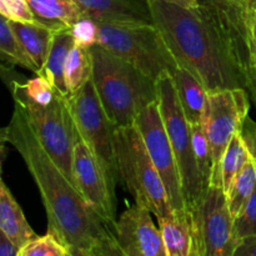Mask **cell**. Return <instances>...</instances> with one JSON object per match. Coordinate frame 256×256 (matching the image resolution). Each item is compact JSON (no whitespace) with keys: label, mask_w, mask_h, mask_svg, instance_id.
Segmentation results:
<instances>
[{"label":"cell","mask_w":256,"mask_h":256,"mask_svg":"<svg viewBox=\"0 0 256 256\" xmlns=\"http://www.w3.org/2000/svg\"><path fill=\"white\" fill-rule=\"evenodd\" d=\"M246 92L249 94L250 99L254 102L256 105V65L250 68L249 72H248V80H246Z\"/></svg>","instance_id":"d590c367"},{"label":"cell","mask_w":256,"mask_h":256,"mask_svg":"<svg viewBox=\"0 0 256 256\" xmlns=\"http://www.w3.org/2000/svg\"><path fill=\"white\" fill-rule=\"evenodd\" d=\"M68 100L80 139L99 160L115 190L118 182L122 180L115 152L114 132L116 126L105 112L92 80L90 79L78 92L68 95Z\"/></svg>","instance_id":"ba28073f"},{"label":"cell","mask_w":256,"mask_h":256,"mask_svg":"<svg viewBox=\"0 0 256 256\" xmlns=\"http://www.w3.org/2000/svg\"><path fill=\"white\" fill-rule=\"evenodd\" d=\"M36 22L54 30L70 29L84 12L75 0H28Z\"/></svg>","instance_id":"ac0fdd59"},{"label":"cell","mask_w":256,"mask_h":256,"mask_svg":"<svg viewBox=\"0 0 256 256\" xmlns=\"http://www.w3.org/2000/svg\"><path fill=\"white\" fill-rule=\"evenodd\" d=\"M92 74V62L89 48L74 45L65 64V84L68 94L78 92L84 86Z\"/></svg>","instance_id":"44dd1931"},{"label":"cell","mask_w":256,"mask_h":256,"mask_svg":"<svg viewBox=\"0 0 256 256\" xmlns=\"http://www.w3.org/2000/svg\"><path fill=\"white\" fill-rule=\"evenodd\" d=\"M192 126V146H194L195 159H196L198 168L202 174V182H204L205 188L210 185V178H212V152H210L209 142H208L206 132H205L204 124H194Z\"/></svg>","instance_id":"d4e9b609"},{"label":"cell","mask_w":256,"mask_h":256,"mask_svg":"<svg viewBox=\"0 0 256 256\" xmlns=\"http://www.w3.org/2000/svg\"><path fill=\"white\" fill-rule=\"evenodd\" d=\"M89 49L92 80L106 115L116 128L135 124L140 112L158 100L156 82L102 45Z\"/></svg>","instance_id":"3957f363"},{"label":"cell","mask_w":256,"mask_h":256,"mask_svg":"<svg viewBox=\"0 0 256 256\" xmlns=\"http://www.w3.org/2000/svg\"><path fill=\"white\" fill-rule=\"evenodd\" d=\"M92 252L96 256H125L118 245L112 230L99 240V242L92 248Z\"/></svg>","instance_id":"4dcf8cb0"},{"label":"cell","mask_w":256,"mask_h":256,"mask_svg":"<svg viewBox=\"0 0 256 256\" xmlns=\"http://www.w3.org/2000/svg\"><path fill=\"white\" fill-rule=\"evenodd\" d=\"M240 135H242V140H244L250 155H252V159L255 160L256 159V122L254 120L250 119L249 116L245 119L244 124H242V130H240Z\"/></svg>","instance_id":"1f68e13d"},{"label":"cell","mask_w":256,"mask_h":256,"mask_svg":"<svg viewBox=\"0 0 256 256\" xmlns=\"http://www.w3.org/2000/svg\"><path fill=\"white\" fill-rule=\"evenodd\" d=\"M166 2H175V4L182 5V6L190 8V9H196L200 5V0H166Z\"/></svg>","instance_id":"8d00e7d4"},{"label":"cell","mask_w":256,"mask_h":256,"mask_svg":"<svg viewBox=\"0 0 256 256\" xmlns=\"http://www.w3.org/2000/svg\"><path fill=\"white\" fill-rule=\"evenodd\" d=\"M182 109L190 125L202 124L208 102V90L192 72L179 66L172 75Z\"/></svg>","instance_id":"2e32d148"},{"label":"cell","mask_w":256,"mask_h":256,"mask_svg":"<svg viewBox=\"0 0 256 256\" xmlns=\"http://www.w3.org/2000/svg\"><path fill=\"white\" fill-rule=\"evenodd\" d=\"M250 96L246 89H220L208 92L206 108L202 118L212 152V172L210 185L222 188L220 165L232 138L240 132L249 116Z\"/></svg>","instance_id":"30bf717a"},{"label":"cell","mask_w":256,"mask_h":256,"mask_svg":"<svg viewBox=\"0 0 256 256\" xmlns=\"http://www.w3.org/2000/svg\"><path fill=\"white\" fill-rule=\"evenodd\" d=\"M168 256H192V218L189 208L158 219Z\"/></svg>","instance_id":"9a60e30c"},{"label":"cell","mask_w":256,"mask_h":256,"mask_svg":"<svg viewBox=\"0 0 256 256\" xmlns=\"http://www.w3.org/2000/svg\"><path fill=\"white\" fill-rule=\"evenodd\" d=\"M114 142L120 179L134 196L135 204L149 210L156 219L169 215L172 208L166 189L136 125L116 128Z\"/></svg>","instance_id":"277c9868"},{"label":"cell","mask_w":256,"mask_h":256,"mask_svg":"<svg viewBox=\"0 0 256 256\" xmlns=\"http://www.w3.org/2000/svg\"><path fill=\"white\" fill-rule=\"evenodd\" d=\"M72 256H96L92 252H72Z\"/></svg>","instance_id":"74e56055"},{"label":"cell","mask_w":256,"mask_h":256,"mask_svg":"<svg viewBox=\"0 0 256 256\" xmlns=\"http://www.w3.org/2000/svg\"><path fill=\"white\" fill-rule=\"evenodd\" d=\"M74 45L75 42L70 29L55 30L46 62L39 74L48 78L55 89L65 95H69L65 84V64Z\"/></svg>","instance_id":"d6986e66"},{"label":"cell","mask_w":256,"mask_h":256,"mask_svg":"<svg viewBox=\"0 0 256 256\" xmlns=\"http://www.w3.org/2000/svg\"><path fill=\"white\" fill-rule=\"evenodd\" d=\"M15 106L19 108L29 122L38 140L69 180H72V154L79 132L75 126L68 95L56 92L48 105L32 102L16 85L12 84Z\"/></svg>","instance_id":"8992f818"},{"label":"cell","mask_w":256,"mask_h":256,"mask_svg":"<svg viewBox=\"0 0 256 256\" xmlns=\"http://www.w3.org/2000/svg\"><path fill=\"white\" fill-rule=\"evenodd\" d=\"M2 140L19 152L39 189L48 216V232L72 252H92L99 240L112 232L110 226L55 164L18 106L2 130Z\"/></svg>","instance_id":"7a4b0ae2"},{"label":"cell","mask_w":256,"mask_h":256,"mask_svg":"<svg viewBox=\"0 0 256 256\" xmlns=\"http://www.w3.org/2000/svg\"><path fill=\"white\" fill-rule=\"evenodd\" d=\"M256 186V166L254 159L248 162L228 192L226 199L232 218H236L254 192Z\"/></svg>","instance_id":"cb8c5ba5"},{"label":"cell","mask_w":256,"mask_h":256,"mask_svg":"<svg viewBox=\"0 0 256 256\" xmlns=\"http://www.w3.org/2000/svg\"><path fill=\"white\" fill-rule=\"evenodd\" d=\"M135 125L142 132L148 152L164 182L172 208L174 210L188 208L184 199L179 166L162 122L159 100L152 102L140 112Z\"/></svg>","instance_id":"8fae6325"},{"label":"cell","mask_w":256,"mask_h":256,"mask_svg":"<svg viewBox=\"0 0 256 256\" xmlns=\"http://www.w3.org/2000/svg\"><path fill=\"white\" fill-rule=\"evenodd\" d=\"M234 228L239 240L256 235V186L240 214L234 219Z\"/></svg>","instance_id":"83f0119b"},{"label":"cell","mask_w":256,"mask_h":256,"mask_svg":"<svg viewBox=\"0 0 256 256\" xmlns=\"http://www.w3.org/2000/svg\"><path fill=\"white\" fill-rule=\"evenodd\" d=\"M0 232L18 248L38 236L2 180H0Z\"/></svg>","instance_id":"e0dca14e"},{"label":"cell","mask_w":256,"mask_h":256,"mask_svg":"<svg viewBox=\"0 0 256 256\" xmlns=\"http://www.w3.org/2000/svg\"><path fill=\"white\" fill-rule=\"evenodd\" d=\"M85 16L96 22L154 24L149 0H75Z\"/></svg>","instance_id":"5bb4252c"},{"label":"cell","mask_w":256,"mask_h":256,"mask_svg":"<svg viewBox=\"0 0 256 256\" xmlns=\"http://www.w3.org/2000/svg\"><path fill=\"white\" fill-rule=\"evenodd\" d=\"M250 160H252V155H250L240 132H238L225 150L222 165H220L222 188L225 194H228L234 180L236 179L244 165Z\"/></svg>","instance_id":"7402d4cb"},{"label":"cell","mask_w":256,"mask_h":256,"mask_svg":"<svg viewBox=\"0 0 256 256\" xmlns=\"http://www.w3.org/2000/svg\"><path fill=\"white\" fill-rule=\"evenodd\" d=\"M254 162H255V166H256V159H255V160H254Z\"/></svg>","instance_id":"ab89813d"},{"label":"cell","mask_w":256,"mask_h":256,"mask_svg":"<svg viewBox=\"0 0 256 256\" xmlns=\"http://www.w3.org/2000/svg\"><path fill=\"white\" fill-rule=\"evenodd\" d=\"M152 212L135 204L120 215L112 228L118 245L125 256H168L160 228Z\"/></svg>","instance_id":"4fadbf2b"},{"label":"cell","mask_w":256,"mask_h":256,"mask_svg":"<svg viewBox=\"0 0 256 256\" xmlns=\"http://www.w3.org/2000/svg\"><path fill=\"white\" fill-rule=\"evenodd\" d=\"M152 22L179 66L208 92L246 89L252 64L246 0H200L196 9L149 0Z\"/></svg>","instance_id":"6da1fadb"},{"label":"cell","mask_w":256,"mask_h":256,"mask_svg":"<svg viewBox=\"0 0 256 256\" xmlns=\"http://www.w3.org/2000/svg\"><path fill=\"white\" fill-rule=\"evenodd\" d=\"M246 2H248V0H246Z\"/></svg>","instance_id":"60d3db41"},{"label":"cell","mask_w":256,"mask_h":256,"mask_svg":"<svg viewBox=\"0 0 256 256\" xmlns=\"http://www.w3.org/2000/svg\"><path fill=\"white\" fill-rule=\"evenodd\" d=\"M75 45L92 48L99 42V25L92 18L84 16L70 28Z\"/></svg>","instance_id":"f1b7e54d"},{"label":"cell","mask_w":256,"mask_h":256,"mask_svg":"<svg viewBox=\"0 0 256 256\" xmlns=\"http://www.w3.org/2000/svg\"><path fill=\"white\" fill-rule=\"evenodd\" d=\"M156 86L160 112L176 158L185 202L186 206L190 208L200 199L202 192L206 189L195 159L192 126L178 99L172 74L164 72L158 79Z\"/></svg>","instance_id":"52a82bcc"},{"label":"cell","mask_w":256,"mask_h":256,"mask_svg":"<svg viewBox=\"0 0 256 256\" xmlns=\"http://www.w3.org/2000/svg\"><path fill=\"white\" fill-rule=\"evenodd\" d=\"M9 24L24 49L39 68L40 74V70L46 62L55 30L39 22H9Z\"/></svg>","instance_id":"ffe728a7"},{"label":"cell","mask_w":256,"mask_h":256,"mask_svg":"<svg viewBox=\"0 0 256 256\" xmlns=\"http://www.w3.org/2000/svg\"><path fill=\"white\" fill-rule=\"evenodd\" d=\"M234 256H256V235L240 240Z\"/></svg>","instance_id":"d6a6232c"},{"label":"cell","mask_w":256,"mask_h":256,"mask_svg":"<svg viewBox=\"0 0 256 256\" xmlns=\"http://www.w3.org/2000/svg\"><path fill=\"white\" fill-rule=\"evenodd\" d=\"M18 256H72V254L66 245L48 232L44 236H36L19 248Z\"/></svg>","instance_id":"484cf974"},{"label":"cell","mask_w":256,"mask_h":256,"mask_svg":"<svg viewBox=\"0 0 256 256\" xmlns=\"http://www.w3.org/2000/svg\"><path fill=\"white\" fill-rule=\"evenodd\" d=\"M19 248L15 246L2 232H0V256H18Z\"/></svg>","instance_id":"e575fe53"},{"label":"cell","mask_w":256,"mask_h":256,"mask_svg":"<svg viewBox=\"0 0 256 256\" xmlns=\"http://www.w3.org/2000/svg\"><path fill=\"white\" fill-rule=\"evenodd\" d=\"M248 4H249L250 9L256 12V0H248Z\"/></svg>","instance_id":"f35d334b"},{"label":"cell","mask_w":256,"mask_h":256,"mask_svg":"<svg viewBox=\"0 0 256 256\" xmlns=\"http://www.w3.org/2000/svg\"><path fill=\"white\" fill-rule=\"evenodd\" d=\"M0 52L4 60L14 65H20L34 74L39 75V68L14 34L9 20L5 19L4 16L0 19Z\"/></svg>","instance_id":"603a6c76"},{"label":"cell","mask_w":256,"mask_h":256,"mask_svg":"<svg viewBox=\"0 0 256 256\" xmlns=\"http://www.w3.org/2000/svg\"><path fill=\"white\" fill-rule=\"evenodd\" d=\"M249 32H250V45H252V64L256 65V12H252V9H250V16H249Z\"/></svg>","instance_id":"836d02e7"},{"label":"cell","mask_w":256,"mask_h":256,"mask_svg":"<svg viewBox=\"0 0 256 256\" xmlns=\"http://www.w3.org/2000/svg\"><path fill=\"white\" fill-rule=\"evenodd\" d=\"M0 14L9 22H36L28 0H0Z\"/></svg>","instance_id":"f546056e"},{"label":"cell","mask_w":256,"mask_h":256,"mask_svg":"<svg viewBox=\"0 0 256 256\" xmlns=\"http://www.w3.org/2000/svg\"><path fill=\"white\" fill-rule=\"evenodd\" d=\"M98 44L155 82L164 72L172 75L179 68L155 24L98 22Z\"/></svg>","instance_id":"5b68a950"},{"label":"cell","mask_w":256,"mask_h":256,"mask_svg":"<svg viewBox=\"0 0 256 256\" xmlns=\"http://www.w3.org/2000/svg\"><path fill=\"white\" fill-rule=\"evenodd\" d=\"M189 210L192 218V256H234L240 240L222 188L209 185Z\"/></svg>","instance_id":"9c48e42d"},{"label":"cell","mask_w":256,"mask_h":256,"mask_svg":"<svg viewBox=\"0 0 256 256\" xmlns=\"http://www.w3.org/2000/svg\"><path fill=\"white\" fill-rule=\"evenodd\" d=\"M72 180L92 209L109 226L115 225V190L92 150L79 139L72 154Z\"/></svg>","instance_id":"7c38bea8"},{"label":"cell","mask_w":256,"mask_h":256,"mask_svg":"<svg viewBox=\"0 0 256 256\" xmlns=\"http://www.w3.org/2000/svg\"><path fill=\"white\" fill-rule=\"evenodd\" d=\"M12 84L16 85L32 102L39 105H48L54 100L58 90L50 82L48 78L42 75H36V78L26 80L25 82H12Z\"/></svg>","instance_id":"4316f807"}]
</instances>
